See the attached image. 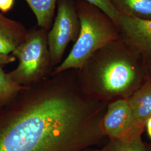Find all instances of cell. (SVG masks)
Masks as SVG:
<instances>
[{
	"instance_id": "cell-1",
	"label": "cell",
	"mask_w": 151,
	"mask_h": 151,
	"mask_svg": "<svg viewBox=\"0 0 151 151\" xmlns=\"http://www.w3.org/2000/svg\"><path fill=\"white\" fill-rule=\"evenodd\" d=\"M104 103L83 91L76 70L25 86L0 105V151H81L105 135Z\"/></svg>"
},
{
	"instance_id": "cell-2",
	"label": "cell",
	"mask_w": 151,
	"mask_h": 151,
	"mask_svg": "<svg viewBox=\"0 0 151 151\" xmlns=\"http://www.w3.org/2000/svg\"><path fill=\"white\" fill-rule=\"evenodd\" d=\"M76 72L83 91L101 103L127 99L149 78L147 57L120 37L99 49Z\"/></svg>"
},
{
	"instance_id": "cell-3",
	"label": "cell",
	"mask_w": 151,
	"mask_h": 151,
	"mask_svg": "<svg viewBox=\"0 0 151 151\" xmlns=\"http://www.w3.org/2000/svg\"><path fill=\"white\" fill-rule=\"evenodd\" d=\"M75 3L80 33L70 53L54 68L52 75L80 69L99 49L120 37L117 25L100 9L84 0Z\"/></svg>"
},
{
	"instance_id": "cell-4",
	"label": "cell",
	"mask_w": 151,
	"mask_h": 151,
	"mask_svg": "<svg viewBox=\"0 0 151 151\" xmlns=\"http://www.w3.org/2000/svg\"><path fill=\"white\" fill-rule=\"evenodd\" d=\"M48 32L39 27L28 30L25 40L12 52L18 65L7 74L17 85L29 86L52 73L54 68L49 51Z\"/></svg>"
},
{
	"instance_id": "cell-5",
	"label": "cell",
	"mask_w": 151,
	"mask_h": 151,
	"mask_svg": "<svg viewBox=\"0 0 151 151\" xmlns=\"http://www.w3.org/2000/svg\"><path fill=\"white\" fill-rule=\"evenodd\" d=\"M57 12L47 34L49 51L53 66L60 63L68 44L77 40L80 22L73 0H58Z\"/></svg>"
},
{
	"instance_id": "cell-6",
	"label": "cell",
	"mask_w": 151,
	"mask_h": 151,
	"mask_svg": "<svg viewBox=\"0 0 151 151\" xmlns=\"http://www.w3.org/2000/svg\"><path fill=\"white\" fill-rule=\"evenodd\" d=\"M143 128L137 123L127 99L110 103L101 120L103 133L111 139L141 135Z\"/></svg>"
},
{
	"instance_id": "cell-7",
	"label": "cell",
	"mask_w": 151,
	"mask_h": 151,
	"mask_svg": "<svg viewBox=\"0 0 151 151\" xmlns=\"http://www.w3.org/2000/svg\"><path fill=\"white\" fill-rule=\"evenodd\" d=\"M120 37L147 58L151 57V20L119 15Z\"/></svg>"
},
{
	"instance_id": "cell-8",
	"label": "cell",
	"mask_w": 151,
	"mask_h": 151,
	"mask_svg": "<svg viewBox=\"0 0 151 151\" xmlns=\"http://www.w3.org/2000/svg\"><path fill=\"white\" fill-rule=\"evenodd\" d=\"M28 30L19 22L0 14V53L10 54L25 40Z\"/></svg>"
},
{
	"instance_id": "cell-9",
	"label": "cell",
	"mask_w": 151,
	"mask_h": 151,
	"mask_svg": "<svg viewBox=\"0 0 151 151\" xmlns=\"http://www.w3.org/2000/svg\"><path fill=\"white\" fill-rule=\"evenodd\" d=\"M127 100L137 123L145 127L147 120L151 117V81L145 83Z\"/></svg>"
},
{
	"instance_id": "cell-10",
	"label": "cell",
	"mask_w": 151,
	"mask_h": 151,
	"mask_svg": "<svg viewBox=\"0 0 151 151\" xmlns=\"http://www.w3.org/2000/svg\"><path fill=\"white\" fill-rule=\"evenodd\" d=\"M119 15L151 20V0H110Z\"/></svg>"
},
{
	"instance_id": "cell-11",
	"label": "cell",
	"mask_w": 151,
	"mask_h": 151,
	"mask_svg": "<svg viewBox=\"0 0 151 151\" xmlns=\"http://www.w3.org/2000/svg\"><path fill=\"white\" fill-rule=\"evenodd\" d=\"M36 17L38 27L49 31L53 22L58 0H25Z\"/></svg>"
},
{
	"instance_id": "cell-12",
	"label": "cell",
	"mask_w": 151,
	"mask_h": 151,
	"mask_svg": "<svg viewBox=\"0 0 151 151\" xmlns=\"http://www.w3.org/2000/svg\"><path fill=\"white\" fill-rule=\"evenodd\" d=\"M104 151H149L142 140L141 135L120 139H111Z\"/></svg>"
},
{
	"instance_id": "cell-13",
	"label": "cell",
	"mask_w": 151,
	"mask_h": 151,
	"mask_svg": "<svg viewBox=\"0 0 151 151\" xmlns=\"http://www.w3.org/2000/svg\"><path fill=\"white\" fill-rule=\"evenodd\" d=\"M24 87L12 81L0 67V105L9 101Z\"/></svg>"
},
{
	"instance_id": "cell-14",
	"label": "cell",
	"mask_w": 151,
	"mask_h": 151,
	"mask_svg": "<svg viewBox=\"0 0 151 151\" xmlns=\"http://www.w3.org/2000/svg\"><path fill=\"white\" fill-rule=\"evenodd\" d=\"M93 5L107 15L117 25L119 15L114 7L110 0H84Z\"/></svg>"
},
{
	"instance_id": "cell-15",
	"label": "cell",
	"mask_w": 151,
	"mask_h": 151,
	"mask_svg": "<svg viewBox=\"0 0 151 151\" xmlns=\"http://www.w3.org/2000/svg\"><path fill=\"white\" fill-rule=\"evenodd\" d=\"M15 4V0H0V11L7 13L11 10Z\"/></svg>"
},
{
	"instance_id": "cell-16",
	"label": "cell",
	"mask_w": 151,
	"mask_h": 151,
	"mask_svg": "<svg viewBox=\"0 0 151 151\" xmlns=\"http://www.w3.org/2000/svg\"><path fill=\"white\" fill-rule=\"evenodd\" d=\"M16 58L12 54L0 53V67H3L4 65L15 62Z\"/></svg>"
},
{
	"instance_id": "cell-17",
	"label": "cell",
	"mask_w": 151,
	"mask_h": 151,
	"mask_svg": "<svg viewBox=\"0 0 151 151\" xmlns=\"http://www.w3.org/2000/svg\"><path fill=\"white\" fill-rule=\"evenodd\" d=\"M147 58V65H148L149 78L151 79V57H148Z\"/></svg>"
},
{
	"instance_id": "cell-18",
	"label": "cell",
	"mask_w": 151,
	"mask_h": 151,
	"mask_svg": "<svg viewBox=\"0 0 151 151\" xmlns=\"http://www.w3.org/2000/svg\"><path fill=\"white\" fill-rule=\"evenodd\" d=\"M147 128V134L151 139V127H148V128Z\"/></svg>"
},
{
	"instance_id": "cell-19",
	"label": "cell",
	"mask_w": 151,
	"mask_h": 151,
	"mask_svg": "<svg viewBox=\"0 0 151 151\" xmlns=\"http://www.w3.org/2000/svg\"><path fill=\"white\" fill-rule=\"evenodd\" d=\"M104 151V150H93V151Z\"/></svg>"
}]
</instances>
